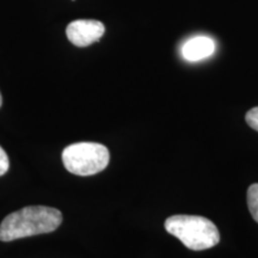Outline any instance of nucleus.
I'll use <instances>...</instances> for the list:
<instances>
[{
  "label": "nucleus",
  "mask_w": 258,
  "mask_h": 258,
  "mask_svg": "<svg viewBox=\"0 0 258 258\" xmlns=\"http://www.w3.org/2000/svg\"><path fill=\"white\" fill-rule=\"evenodd\" d=\"M62 222L59 209L46 206H28L11 213L0 225V240L12 241L31 235L54 232Z\"/></svg>",
  "instance_id": "f257e3e1"
},
{
  "label": "nucleus",
  "mask_w": 258,
  "mask_h": 258,
  "mask_svg": "<svg viewBox=\"0 0 258 258\" xmlns=\"http://www.w3.org/2000/svg\"><path fill=\"white\" fill-rule=\"evenodd\" d=\"M165 230L192 251L211 249L220 241L217 226L199 215H172L166 219Z\"/></svg>",
  "instance_id": "f03ea898"
},
{
  "label": "nucleus",
  "mask_w": 258,
  "mask_h": 258,
  "mask_svg": "<svg viewBox=\"0 0 258 258\" xmlns=\"http://www.w3.org/2000/svg\"><path fill=\"white\" fill-rule=\"evenodd\" d=\"M109 150L97 143H77L62 151V163L67 171L77 176H92L108 166Z\"/></svg>",
  "instance_id": "7ed1b4c3"
},
{
  "label": "nucleus",
  "mask_w": 258,
  "mask_h": 258,
  "mask_svg": "<svg viewBox=\"0 0 258 258\" xmlns=\"http://www.w3.org/2000/svg\"><path fill=\"white\" fill-rule=\"evenodd\" d=\"M104 32V24L95 19H78L66 28L67 38L77 47H88L98 42Z\"/></svg>",
  "instance_id": "20e7f679"
},
{
  "label": "nucleus",
  "mask_w": 258,
  "mask_h": 258,
  "mask_svg": "<svg viewBox=\"0 0 258 258\" xmlns=\"http://www.w3.org/2000/svg\"><path fill=\"white\" fill-rule=\"evenodd\" d=\"M215 50V43L207 36H198L186 41L182 48V55L188 61H200L211 56Z\"/></svg>",
  "instance_id": "39448f33"
},
{
  "label": "nucleus",
  "mask_w": 258,
  "mask_h": 258,
  "mask_svg": "<svg viewBox=\"0 0 258 258\" xmlns=\"http://www.w3.org/2000/svg\"><path fill=\"white\" fill-rule=\"evenodd\" d=\"M247 207L253 220L258 222V183H254L247 189Z\"/></svg>",
  "instance_id": "423d86ee"
},
{
  "label": "nucleus",
  "mask_w": 258,
  "mask_h": 258,
  "mask_svg": "<svg viewBox=\"0 0 258 258\" xmlns=\"http://www.w3.org/2000/svg\"><path fill=\"white\" fill-rule=\"evenodd\" d=\"M245 120H246V123L249 124L251 128L258 132V106L252 108L251 110L246 112Z\"/></svg>",
  "instance_id": "0eeeda50"
},
{
  "label": "nucleus",
  "mask_w": 258,
  "mask_h": 258,
  "mask_svg": "<svg viewBox=\"0 0 258 258\" xmlns=\"http://www.w3.org/2000/svg\"><path fill=\"white\" fill-rule=\"evenodd\" d=\"M9 167H10L9 156L6 154L4 148L0 146V176H4L9 171Z\"/></svg>",
  "instance_id": "6e6552de"
},
{
  "label": "nucleus",
  "mask_w": 258,
  "mask_h": 258,
  "mask_svg": "<svg viewBox=\"0 0 258 258\" xmlns=\"http://www.w3.org/2000/svg\"><path fill=\"white\" fill-rule=\"evenodd\" d=\"M3 104V98H2V93H0V106Z\"/></svg>",
  "instance_id": "1a4fd4ad"
}]
</instances>
